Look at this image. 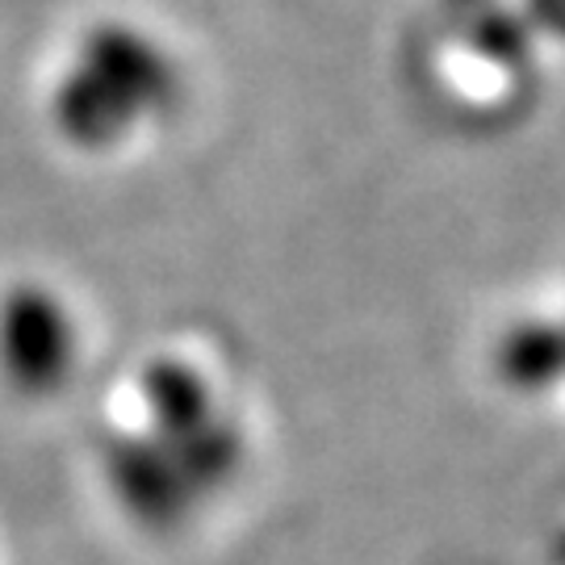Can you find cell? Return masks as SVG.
Here are the masks:
<instances>
[]
</instances>
